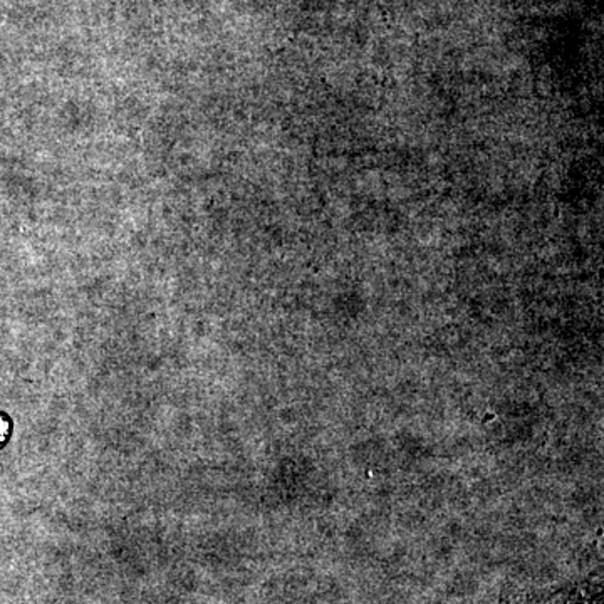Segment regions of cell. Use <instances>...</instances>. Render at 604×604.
Here are the masks:
<instances>
[{"label": "cell", "instance_id": "cell-1", "mask_svg": "<svg viewBox=\"0 0 604 604\" xmlns=\"http://www.w3.org/2000/svg\"><path fill=\"white\" fill-rule=\"evenodd\" d=\"M8 435H9L8 422H5L4 418H0V446L4 443L5 438H8Z\"/></svg>", "mask_w": 604, "mask_h": 604}]
</instances>
